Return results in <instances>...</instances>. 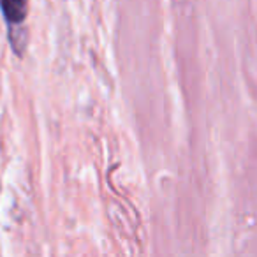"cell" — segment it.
<instances>
[{"label":"cell","instance_id":"6da1fadb","mask_svg":"<svg viewBox=\"0 0 257 257\" xmlns=\"http://www.w3.org/2000/svg\"><path fill=\"white\" fill-rule=\"evenodd\" d=\"M0 9L11 29L22 27L29 15V0H0Z\"/></svg>","mask_w":257,"mask_h":257}]
</instances>
